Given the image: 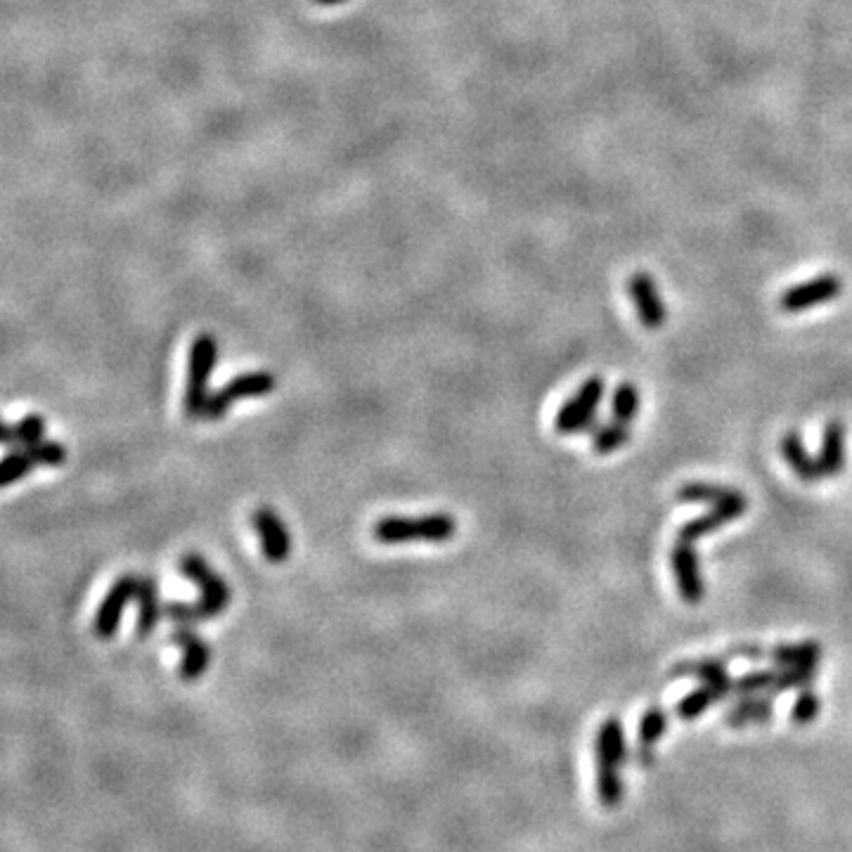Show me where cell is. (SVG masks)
<instances>
[{"label": "cell", "mask_w": 852, "mask_h": 852, "mask_svg": "<svg viewBox=\"0 0 852 852\" xmlns=\"http://www.w3.org/2000/svg\"><path fill=\"white\" fill-rule=\"evenodd\" d=\"M180 573L192 583H197L202 597L197 602H169L164 604V616L176 625H195L221 616L228 609L232 590L199 554H185L180 559Z\"/></svg>", "instance_id": "obj_1"}, {"label": "cell", "mask_w": 852, "mask_h": 852, "mask_svg": "<svg viewBox=\"0 0 852 852\" xmlns=\"http://www.w3.org/2000/svg\"><path fill=\"white\" fill-rule=\"evenodd\" d=\"M457 533L455 516L436 512L424 516H384L372 526V538L382 545L400 542H448Z\"/></svg>", "instance_id": "obj_2"}, {"label": "cell", "mask_w": 852, "mask_h": 852, "mask_svg": "<svg viewBox=\"0 0 852 852\" xmlns=\"http://www.w3.org/2000/svg\"><path fill=\"white\" fill-rule=\"evenodd\" d=\"M218 363V339L213 334L204 332L192 341L190 355H187V382H185V398L183 410L187 419H202L206 400L211 391V377Z\"/></svg>", "instance_id": "obj_3"}, {"label": "cell", "mask_w": 852, "mask_h": 852, "mask_svg": "<svg viewBox=\"0 0 852 852\" xmlns=\"http://www.w3.org/2000/svg\"><path fill=\"white\" fill-rule=\"evenodd\" d=\"M606 391V384L602 377H590L580 384V389L573 393L571 398L561 405L554 419V429L559 434H583V431H592L597 424V408L602 403Z\"/></svg>", "instance_id": "obj_4"}, {"label": "cell", "mask_w": 852, "mask_h": 852, "mask_svg": "<svg viewBox=\"0 0 852 852\" xmlns=\"http://www.w3.org/2000/svg\"><path fill=\"white\" fill-rule=\"evenodd\" d=\"M275 386H277V379H275V374H270V372L256 370V372L237 374V377H232L228 384L211 393L209 400H206L202 419H209V422L223 419L225 415H228V410L232 408V405L237 403V400L263 398V396H268V393H273Z\"/></svg>", "instance_id": "obj_5"}, {"label": "cell", "mask_w": 852, "mask_h": 852, "mask_svg": "<svg viewBox=\"0 0 852 852\" xmlns=\"http://www.w3.org/2000/svg\"><path fill=\"white\" fill-rule=\"evenodd\" d=\"M843 292V280L838 275H817L812 280H805L800 284L786 289L779 299V308L784 313H803L810 308L822 306L826 301H834Z\"/></svg>", "instance_id": "obj_6"}, {"label": "cell", "mask_w": 852, "mask_h": 852, "mask_svg": "<svg viewBox=\"0 0 852 852\" xmlns=\"http://www.w3.org/2000/svg\"><path fill=\"white\" fill-rule=\"evenodd\" d=\"M670 566L677 583V592L687 604H699L706 597V580L701 573V559L692 542L677 540L670 552Z\"/></svg>", "instance_id": "obj_7"}, {"label": "cell", "mask_w": 852, "mask_h": 852, "mask_svg": "<svg viewBox=\"0 0 852 852\" xmlns=\"http://www.w3.org/2000/svg\"><path fill=\"white\" fill-rule=\"evenodd\" d=\"M251 524H254L258 540H261L263 557L270 564H284L292 557V535L273 507H258L251 516Z\"/></svg>", "instance_id": "obj_8"}, {"label": "cell", "mask_w": 852, "mask_h": 852, "mask_svg": "<svg viewBox=\"0 0 852 852\" xmlns=\"http://www.w3.org/2000/svg\"><path fill=\"white\" fill-rule=\"evenodd\" d=\"M135 587H138V576H131V573H126V576L114 580V585L109 587V592L105 595V599H102L100 609L98 613H95V621H93V632L100 639H109L116 635L128 602L135 599Z\"/></svg>", "instance_id": "obj_9"}, {"label": "cell", "mask_w": 852, "mask_h": 852, "mask_svg": "<svg viewBox=\"0 0 852 852\" xmlns=\"http://www.w3.org/2000/svg\"><path fill=\"white\" fill-rule=\"evenodd\" d=\"M628 292H630L632 303H635L637 318L644 327L661 329L663 325H666L668 311H666V303H663L661 299V294H658L654 277H651L649 273H635L628 280Z\"/></svg>", "instance_id": "obj_10"}, {"label": "cell", "mask_w": 852, "mask_h": 852, "mask_svg": "<svg viewBox=\"0 0 852 852\" xmlns=\"http://www.w3.org/2000/svg\"><path fill=\"white\" fill-rule=\"evenodd\" d=\"M171 642L183 651L180 661V677L185 682H197L211 666V647L202 635L192 630V625H178L171 632Z\"/></svg>", "instance_id": "obj_11"}, {"label": "cell", "mask_w": 852, "mask_h": 852, "mask_svg": "<svg viewBox=\"0 0 852 852\" xmlns=\"http://www.w3.org/2000/svg\"><path fill=\"white\" fill-rule=\"evenodd\" d=\"M746 507H748V500L741 493L737 497H732V500L722 502V505H713V509H710L708 514L699 516V519L687 521V524H684L680 531H677V540L696 542V540L706 538V535L720 531L722 526L732 524L734 519L744 516Z\"/></svg>", "instance_id": "obj_12"}, {"label": "cell", "mask_w": 852, "mask_h": 852, "mask_svg": "<svg viewBox=\"0 0 852 852\" xmlns=\"http://www.w3.org/2000/svg\"><path fill=\"white\" fill-rule=\"evenodd\" d=\"M670 677H696L703 684H713L722 694L729 696L734 692V680L727 673L722 658H701V661H684L670 670Z\"/></svg>", "instance_id": "obj_13"}, {"label": "cell", "mask_w": 852, "mask_h": 852, "mask_svg": "<svg viewBox=\"0 0 852 852\" xmlns=\"http://www.w3.org/2000/svg\"><path fill=\"white\" fill-rule=\"evenodd\" d=\"M779 448L786 464H789L793 474H796L800 481L812 483V481L824 479L822 469H819V462L808 453V448L803 445V438H800L798 431H789V434H784Z\"/></svg>", "instance_id": "obj_14"}, {"label": "cell", "mask_w": 852, "mask_h": 852, "mask_svg": "<svg viewBox=\"0 0 852 852\" xmlns=\"http://www.w3.org/2000/svg\"><path fill=\"white\" fill-rule=\"evenodd\" d=\"M135 599H138V635L147 637L157 630L159 618L164 616V604L159 599L157 580L150 576H138V587H135Z\"/></svg>", "instance_id": "obj_15"}, {"label": "cell", "mask_w": 852, "mask_h": 852, "mask_svg": "<svg viewBox=\"0 0 852 852\" xmlns=\"http://www.w3.org/2000/svg\"><path fill=\"white\" fill-rule=\"evenodd\" d=\"M819 469L824 479H836L845 467V429L841 422H829L822 436V448H819Z\"/></svg>", "instance_id": "obj_16"}, {"label": "cell", "mask_w": 852, "mask_h": 852, "mask_svg": "<svg viewBox=\"0 0 852 852\" xmlns=\"http://www.w3.org/2000/svg\"><path fill=\"white\" fill-rule=\"evenodd\" d=\"M772 701L767 696H744L727 710L725 722L729 727H748V725H765L772 720Z\"/></svg>", "instance_id": "obj_17"}, {"label": "cell", "mask_w": 852, "mask_h": 852, "mask_svg": "<svg viewBox=\"0 0 852 852\" xmlns=\"http://www.w3.org/2000/svg\"><path fill=\"white\" fill-rule=\"evenodd\" d=\"M618 765L616 760L606 758V755L597 753V796L599 803L604 808H616L623 800V781L618 777Z\"/></svg>", "instance_id": "obj_18"}, {"label": "cell", "mask_w": 852, "mask_h": 852, "mask_svg": "<svg viewBox=\"0 0 852 852\" xmlns=\"http://www.w3.org/2000/svg\"><path fill=\"white\" fill-rule=\"evenodd\" d=\"M45 441V419L43 415L31 412L24 419H19L17 424H5L3 426V443L5 445H17V448H31Z\"/></svg>", "instance_id": "obj_19"}, {"label": "cell", "mask_w": 852, "mask_h": 852, "mask_svg": "<svg viewBox=\"0 0 852 852\" xmlns=\"http://www.w3.org/2000/svg\"><path fill=\"white\" fill-rule=\"evenodd\" d=\"M597 753L606 755V758L616 760L618 765L628 763V741H625L623 725L618 718H606L597 732Z\"/></svg>", "instance_id": "obj_20"}, {"label": "cell", "mask_w": 852, "mask_h": 852, "mask_svg": "<svg viewBox=\"0 0 852 852\" xmlns=\"http://www.w3.org/2000/svg\"><path fill=\"white\" fill-rule=\"evenodd\" d=\"M770 658L779 668L793 666H817L822 658V647L819 642H800V644H781V647L770 651Z\"/></svg>", "instance_id": "obj_21"}, {"label": "cell", "mask_w": 852, "mask_h": 852, "mask_svg": "<svg viewBox=\"0 0 852 852\" xmlns=\"http://www.w3.org/2000/svg\"><path fill=\"white\" fill-rule=\"evenodd\" d=\"M722 699H727V696L722 694L718 687H713V684H703V687L694 689V692H689L687 696H682L680 703L675 706V713L677 718L682 720H694L706 713L713 703H718Z\"/></svg>", "instance_id": "obj_22"}, {"label": "cell", "mask_w": 852, "mask_h": 852, "mask_svg": "<svg viewBox=\"0 0 852 852\" xmlns=\"http://www.w3.org/2000/svg\"><path fill=\"white\" fill-rule=\"evenodd\" d=\"M739 490L718 486V483H687L677 490L680 502H708V505H722V502L737 497Z\"/></svg>", "instance_id": "obj_23"}, {"label": "cell", "mask_w": 852, "mask_h": 852, "mask_svg": "<svg viewBox=\"0 0 852 852\" xmlns=\"http://www.w3.org/2000/svg\"><path fill=\"white\" fill-rule=\"evenodd\" d=\"M34 467H38V464L27 448H12L3 457V464H0V486L8 488L12 483L27 479Z\"/></svg>", "instance_id": "obj_24"}, {"label": "cell", "mask_w": 852, "mask_h": 852, "mask_svg": "<svg viewBox=\"0 0 852 852\" xmlns=\"http://www.w3.org/2000/svg\"><path fill=\"white\" fill-rule=\"evenodd\" d=\"M628 441H630V424L613 419V422L602 424L595 431V436H592V448H595L599 455H609V453H616L618 448H623Z\"/></svg>", "instance_id": "obj_25"}, {"label": "cell", "mask_w": 852, "mask_h": 852, "mask_svg": "<svg viewBox=\"0 0 852 852\" xmlns=\"http://www.w3.org/2000/svg\"><path fill=\"white\" fill-rule=\"evenodd\" d=\"M817 677V666H793L781 668L777 680L770 687V694H784L791 689H808Z\"/></svg>", "instance_id": "obj_26"}, {"label": "cell", "mask_w": 852, "mask_h": 852, "mask_svg": "<svg viewBox=\"0 0 852 852\" xmlns=\"http://www.w3.org/2000/svg\"><path fill=\"white\" fill-rule=\"evenodd\" d=\"M666 732H668L666 710H661L658 706L644 710L642 720H639V727H637L639 746H654L656 741L663 739V734Z\"/></svg>", "instance_id": "obj_27"}, {"label": "cell", "mask_w": 852, "mask_h": 852, "mask_svg": "<svg viewBox=\"0 0 852 852\" xmlns=\"http://www.w3.org/2000/svg\"><path fill=\"white\" fill-rule=\"evenodd\" d=\"M637 410H639V391L635 389V384L625 382V384L618 386L616 393H613V400H611L613 419L630 424L632 419H635Z\"/></svg>", "instance_id": "obj_28"}, {"label": "cell", "mask_w": 852, "mask_h": 852, "mask_svg": "<svg viewBox=\"0 0 852 852\" xmlns=\"http://www.w3.org/2000/svg\"><path fill=\"white\" fill-rule=\"evenodd\" d=\"M779 670H758V673H748L744 677H739V680H734V692L739 699H744V696H755L760 692H770V687L777 680Z\"/></svg>", "instance_id": "obj_29"}, {"label": "cell", "mask_w": 852, "mask_h": 852, "mask_svg": "<svg viewBox=\"0 0 852 852\" xmlns=\"http://www.w3.org/2000/svg\"><path fill=\"white\" fill-rule=\"evenodd\" d=\"M819 710H822V701H819V696L812 692V689H803L791 708V722L798 727H808L817 720Z\"/></svg>", "instance_id": "obj_30"}, {"label": "cell", "mask_w": 852, "mask_h": 852, "mask_svg": "<svg viewBox=\"0 0 852 852\" xmlns=\"http://www.w3.org/2000/svg\"><path fill=\"white\" fill-rule=\"evenodd\" d=\"M27 450L34 455L38 467H62L67 462V448L57 441H41Z\"/></svg>", "instance_id": "obj_31"}, {"label": "cell", "mask_w": 852, "mask_h": 852, "mask_svg": "<svg viewBox=\"0 0 852 852\" xmlns=\"http://www.w3.org/2000/svg\"><path fill=\"white\" fill-rule=\"evenodd\" d=\"M729 656H739V658H763L770 656L765 649H760L758 644H739V647L729 649Z\"/></svg>", "instance_id": "obj_32"}, {"label": "cell", "mask_w": 852, "mask_h": 852, "mask_svg": "<svg viewBox=\"0 0 852 852\" xmlns=\"http://www.w3.org/2000/svg\"><path fill=\"white\" fill-rule=\"evenodd\" d=\"M315 5H322V8H332V5H341L346 3V0H313Z\"/></svg>", "instance_id": "obj_33"}]
</instances>
